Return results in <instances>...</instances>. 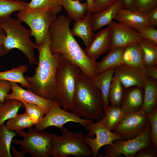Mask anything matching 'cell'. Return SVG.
I'll return each mask as SVG.
<instances>
[{
  "label": "cell",
  "instance_id": "1f68e13d",
  "mask_svg": "<svg viewBox=\"0 0 157 157\" xmlns=\"http://www.w3.org/2000/svg\"><path fill=\"white\" fill-rule=\"evenodd\" d=\"M28 8V3L19 0H0V18L10 16L13 13Z\"/></svg>",
  "mask_w": 157,
  "mask_h": 157
},
{
  "label": "cell",
  "instance_id": "603a6c76",
  "mask_svg": "<svg viewBox=\"0 0 157 157\" xmlns=\"http://www.w3.org/2000/svg\"><path fill=\"white\" fill-rule=\"evenodd\" d=\"M143 88L144 96L141 109L148 113L157 107V80L149 77Z\"/></svg>",
  "mask_w": 157,
  "mask_h": 157
},
{
  "label": "cell",
  "instance_id": "ee69618b",
  "mask_svg": "<svg viewBox=\"0 0 157 157\" xmlns=\"http://www.w3.org/2000/svg\"><path fill=\"white\" fill-rule=\"evenodd\" d=\"M123 8L131 10H135L133 7V0H122Z\"/></svg>",
  "mask_w": 157,
  "mask_h": 157
},
{
  "label": "cell",
  "instance_id": "7bdbcfd3",
  "mask_svg": "<svg viewBox=\"0 0 157 157\" xmlns=\"http://www.w3.org/2000/svg\"><path fill=\"white\" fill-rule=\"evenodd\" d=\"M144 68L149 77L157 80V65L145 66Z\"/></svg>",
  "mask_w": 157,
  "mask_h": 157
},
{
  "label": "cell",
  "instance_id": "f907efd6",
  "mask_svg": "<svg viewBox=\"0 0 157 157\" xmlns=\"http://www.w3.org/2000/svg\"><path fill=\"white\" fill-rule=\"evenodd\" d=\"M78 0L80 2V1H81H81H83V0Z\"/></svg>",
  "mask_w": 157,
  "mask_h": 157
},
{
  "label": "cell",
  "instance_id": "ffe728a7",
  "mask_svg": "<svg viewBox=\"0 0 157 157\" xmlns=\"http://www.w3.org/2000/svg\"><path fill=\"white\" fill-rule=\"evenodd\" d=\"M115 19L119 23L129 27L136 28L145 26H150L147 15L136 10H131L122 8Z\"/></svg>",
  "mask_w": 157,
  "mask_h": 157
},
{
  "label": "cell",
  "instance_id": "4316f807",
  "mask_svg": "<svg viewBox=\"0 0 157 157\" xmlns=\"http://www.w3.org/2000/svg\"><path fill=\"white\" fill-rule=\"evenodd\" d=\"M61 5L68 17L75 22L82 18L88 10L87 2L81 3L78 0H62Z\"/></svg>",
  "mask_w": 157,
  "mask_h": 157
},
{
  "label": "cell",
  "instance_id": "d4e9b609",
  "mask_svg": "<svg viewBox=\"0 0 157 157\" xmlns=\"http://www.w3.org/2000/svg\"><path fill=\"white\" fill-rule=\"evenodd\" d=\"M124 47L111 48L107 54L100 62H96L99 73L115 68L121 64L122 56Z\"/></svg>",
  "mask_w": 157,
  "mask_h": 157
},
{
  "label": "cell",
  "instance_id": "5b68a950",
  "mask_svg": "<svg viewBox=\"0 0 157 157\" xmlns=\"http://www.w3.org/2000/svg\"><path fill=\"white\" fill-rule=\"evenodd\" d=\"M81 69L63 56L56 73L55 101L64 110L73 112V99L76 80L82 73Z\"/></svg>",
  "mask_w": 157,
  "mask_h": 157
},
{
  "label": "cell",
  "instance_id": "8992f818",
  "mask_svg": "<svg viewBox=\"0 0 157 157\" xmlns=\"http://www.w3.org/2000/svg\"><path fill=\"white\" fill-rule=\"evenodd\" d=\"M60 130L61 135L53 133V147L51 156L92 157V150L85 142L83 132L69 131L64 127Z\"/></svg>",
  "mask_w": 157,
  "mask_h": 157
},
{
  "label": "cell",
  "instance_id": "bcb514c9",
  "mask_svg": "<svg viewBox=\"0 0 157 157\" xmlns=\"http://www.w3.org/2000/svg\"><path fill=\"white\" fill-rule=\"evenodd\" d=\"M6 38V34L4 30L0 27V45H3Z\"/></svg>",
  "mask_w": 157,
  "mask_h": 157
},
{
  "label": "cell",
  "instance_id": "4dcf8cb0",
  "mask_svg": "<svg viewBox=\"0 0 157 157\" xmlns=\"http://www.w3.org/2000/svg\"><path fill=\"white\" fill-rule=\"evenodd\" d=\"M23 105L22 102L16 99L5 100L0 108V125L16 115Z\"/></svg>",
  "mask_w": 157,
  "mask_h": 157
},
{
  "label": "cell",
  "instance_id": "f1b7e54d",
  "mask_svg": "<svg viewBox=\"0 0 157 157\" xmlns=\"http://www.w3.org/2000/svg\"><path fill=\"white\" fill-rule=\"evenodd\" d=\"M17 134L15 131L9 130L3 123L0 125V157H12L10 149L12 142Z\"/></svg>",
  "mask_w": 157,
  "mask_h": 157
},
{
  "label": "cell",
  "instance_id": "f6af8a7d",
  "mask_svg": "<svg viewBox=\"0 0 157 157\" xmlns=\"http://www.w3.org/2000/svg\"><path fill=\"white\" fill-rule=\"evenodd\" d=\"M11 149L13 154L12 156L13 157H24V152L22 150L21 151H18L13 146H11Z\"/></svg>",
  "mask_w": 157,
  "mask_h": 157
},
{
  "label": "cell",
  "instance_id": "74e56055",
  "mask_svg": "<svg viewBox=\"0 0 157 157\" xmlns=\"http://www.w3.org/2000/svg\"><path fill=\"white\" fill-rule=\"evenodd\" d=\"M142 38L157 44V30L151 26H144L135 28Z\"/></svg>",
  "mask_w": 157,
  "mask_h": 157
},
{
  "label": "cell",
  "instance_id": "83f0119b",
  "mask_svg": "<svg viewBox=\"0 0 157 157\" xmlns=\"http://www.w3.org/2000/svg\"><path fill=\"white\" fill-rule=\"evenodd\" d=\"M138 44L142 53L145 65H157V44L143 38Z\"/></svg>",
  "mask_w": 157,
  "mask_h": 157
},
{
  "label": "cell",
  "instance_id": "7a4b0ae2",
  "mask_svg": "<svg viewBox=\"0 0 157 157\" xmlns=\"http://www.w3.org/2000/svg\"><path fill=\"white\" fill-rule=\"evenodd\" d=\"M50 42L49 33L43 44L37 47L39 61L34 75L32 76L25 75L24 77L31 85L27 90L43 98L54 101L56 70L63 56L60 53H51Z\"/></svg>",
  "mask_w": 157,
  "mask_h": 157
},
{
  "label": "cell",
  "instance_id": "681fc988",
  "mask_svg": "<svg viewBox=\"0 0 157 157\" xmlns=\"http://www.w3.org/2000/svg\"><path fill=\"white\" fill-rule=\"evenodd\" d=\"M3 103H1L0 104V108L1 107V106L3 104Z\"/></svg>",
  "mask_w": 157,
  "mask_h": 157
},
{
  "label": "cell",
  "instance_id": "60d3db41",
  "mask_svg": "<svg viewBox=\"0 0 157 157\" xmlns=\"http://www.w3.org/2000/svg\"><path fill=\"white\" fill-rule=\"evenodd\" d=\"M11 91V85L9 81L0 80V101L4 103L7 95Z\"/></svg>",
  "mask_w": 157,
  "mask_h": 157
},
{
  "label": "cell",
  "instance_id": "484cf974",
  "mask_svg": "<svg viewBox=\"0 0 157 157\" xmlns=\"http://www.w3.org/2000/svg\"><path fill=\"white\" fill-rule=\"evenodd\" d=\"M125 114L120 106L109 105L104 109L103 117L101 120L105 126L112 131L117 126Z\"/></svg>",
  "mask_w": 157,
  "mask_h": 157
},
{
  "label": "cell",
  "instance_id": "f35d334b",
  "mask_svg": "<svg viewBox=\"0 0 157 157\" xmlns=\"http://www.w3.org/2000/svg\"><path fill=\"white\" fill-rule=\"evenodd\" d=\"M118 0H92L94 12L103 10L110 7Z\"/></svg>",
  "mask_w": 157,
  "mask_h": 157
},
{
  "label": "cell",
  "instance_id": "d6a6232c",
  "mask_svg": "<svg viewBox=\"0 0 157 157\" xmlns=\"http://www.w3.org/2000/svg\"><path fill=\"white\" fill-rule=\"evenodd\" d=\"M124 89L119 80L113 75L108 95V101L111 105L120 106Z\"/></svg>",
  "mask_w": 157,
  "mask_h": 157
},
{
  "label": "cell",
  "instance_id": "ba28073f",
  "mask_svg": "<svg viewBox=\"0 0 157 157\" xmlns=\"http://www.w3.org/2000/svg\"><path fill=\"white\" fill-rule=\"evenodd\" d=\"M22 137L21 140L13 139V142L20 145L25 154L28 153L32 157H50L53 147L52 133L44 131H37L32 127L28 132L23 130L15 131Z\"/></svg>",
  "mask_w": 157,
  "mask_h": 157
},
{
  "label": "cell",
  "instance_id": "d590c367",
  "mask_svg": "<svg viewBox=\"0 0 157 157\" xmlns=\"http://www.w3.org/2000/svg\"><path fill=\"white\" fill-rule=\"evenodd\" d=\"M134 10L148 15L157 7V0H133Z\"/></svg>",
  "mask_w": 157,
  "mask_h": 157
},
{
  "label": "cell",
  "instance_id": "816d5d0a",
  "mask_svg": "<svg viewBox=\"0 0 157 157\" xmlns=\"http://www.w3.org/2000/svg\"><path fill=\"white\" fill-rule=\"evenodd\" d=\"M2 103V102H1V101H0V104Z\"/></svg>",
  "mask_w": 157,
  "mask_h": 157
},
{
  "label": "cell",
  "instance_id": "2e32d148",
  "mask_svg": "<svg viewBox=\"0 0 157 157\" xmlns=\"http://www.w3.org/2000/svg\"><path fill=\"white\" fill-rule=\"evenodd\" d=\"M111 46L110 30L108 26L95 34L92 42L84 51L90 58L96 61L99 56L110 49Z\"/></svg>",
  "mask_w": 157,
  "mask_h": 157
},
{
  "label": "cell",
  "instance_id": "9a60e30c",
  "mask_svg": "<svg viewBox=\"0 0 157 157\" xmlns=\"http://www.w3.org/2000/svg\"><path fill=\"white\" fill-rule=\"evenodd\" d=\"M114 75L124 89L134 86L143 88L149 77L144 68L136 69L121 64L115 67Z\"/></svg>",
  "mask_w": 157,
  "mask_h": 157
},
{
  "label": "cell",
  "instance_id": "52a82bcc",
  "mask_svg": "<svg viewBox=\"0 0 157 157\" xmlns=\"http://www.w3.org/2000/svg\"><path fill=\"white\" fill-rule=\"evenodd\" d=\"M56 15L47 8H28L19 11L17 17L21 22L28 26L38 47L45 41L51 25L57 17Z\"/></svg>",
  "mask_w": 157,
  "mask_h": 157
},
{
  "label": "cell",
  "instance_id": "8d00e7d4",
  "mask_svg": "<svg viewBox=\"0 0 157 157\" xmlns=\"http://www.w3.org/2000/svg\"><path fill=\"white\" fill-rule=\"evenodd\" d=\"M23 106L25 113L32 118L36 123L41 121L44 116L45 113L38 106L31 103H24Z\"/></svg>",
  "mask_w": 157,
  "mask_h": 157
},
{
  "label": "cell",
  "instance_id": "7402d4cb",
  "mask_svg": "<svg viewBox=\"0 0 157 157\" xmlns=\"http://www.w3.org/2000/svg\"><path fill=\"white\" fill-rule=\"evenodd\" d=\"M115 68L110 69L99 73L93 78L90 79L92 83L99 89L101 92L104 109L107 107L109 105L108 93L114 74Z\"/></svg>",
  "mask_w": 157,
  "mask_h": 157
},
{
  "label": "cell",
  "instance_id": "3957f363",
  "mask_svg": "<svg viewBox=\"0 0 157 157\" xmlns=\"http://www.w3.org/2000/svg\"><path fill=\"white\" fill-rule=\"evenodd\" d=\"M73 104V112L80 117L97 122L103 117L104 108L101 92L83 73L76 78Z\"/></svg>",
  "mask_w": 157,
  "mask_h": 157
},
{
  "label": "cell",
  "instance_id": "4fadbf2b",
  "mask_svg": "<svg viewBox=\"0 0 157 157\" xmlns=\"http://www.w3.org/2000/svg\"><path fill=\"white\" fill-rule=\"evenodd\" d=\"M108 26L111 32L110 49L125 47L138 43L142 38L135 29L119 23L113 21Z\"/></svg>",
  "mask_w": 157,
  "mask_h": 157
},
{
  "label": "cell",
  "instance_id": "30bf717a",
  "mask_svg": "<svg viewBox=\"0 0 157 157\" xmlns=\"http://www.w3.org/2000/svg\"><path fill=\"white\" fill-rule=\"evenodd\" d=\"M68 122L79 124L85 129L89 124L93 122V121L81 118L74 112L64 110L56 101L49 112L41 121L35 124L34 129L36 131H40L51 126H55L60 129Z\"/></svg>",
  "mask_w": 157,
  "mask_h": 157
},
{
  "label": "cell",
  "instance_id": "e0dca14e",
  "mask_svg": "<svg viewBox=\"0 0 157 157\" xmlns=\"http://www.w3.org/2000/svg\"><path fill=\"white\" fill-rule=\"evenodd\" d=\"M143 88L134 86L124 89L120 107L125 113L141 109L144 100Z\"/></svg>",
  "mask_w": 157,
  "mask_h": 157
},
{
  "label": "cell",
  "instance_id": "b9f144b4",
  "mask_svg": "<svg viewBox=\"0 0 157 157\" xmlns=\"http://www.w3.org/2000/svg\"><path fill=\"white\" fill-rule=\"evenodd\" d=\"M147 16L150 26L156 28L157 27V7L149 13Z\"/></svg>",
  "mask_w": 157,
  "mask_h": 157
},
{
  "label": "cell",
  "instance_id": "d6986e66",
  "mask_svg": "<svg viewBox=\"0 0 157 157\" xmlns=\"http://www.w3.org/2000/svg\"><path fill=\"white\" fill-rule=\"evenodd\" d=\"M123 8L122 0H118L105 10L92 13V20L94 31L109 25L115 19L120 10Z\"/></svg>",
  "mask_w": 157,
  "mask_h": 157
},
{
  "label": "cell",
  "instance_id": "7dc6e473",
  "mask_svg": "<svg viewBox=\"0 0 157 157\" xmlns=\"http://www.w3.org/2000/svg\"><path fill=\"white\" fill-rule=\"evenodd\" d=\"M88 5V10L92 13L94 12L93 4L92 0H86Z\"/></svg>",
  "mask_w": 157,
  "mask_h": 157
},
{
  "label": "cell",
  "instance_id": "ab89813d",
  "mask_svg": "<svg viewBox=\"0 0 157 157\" xmlns=\"http://www.w3.org/2000/svg\"><path fill=\"white\" fill-rule=\"evenodd\" d=\"M135 157H157V149L153 146L143 147L135 154Z\"/></svg>",
  "mask_w": 157,
  "mask_h": 157
},
{
  "label": "cell",
  "instance_id": "8fae6325",
  "mask_svg": "<svg viewBox=\"0 0 157 157\" xmlns=\"http://www.w3.org/2000/svg\"><path fill=\"white\" fill-rule=\"evenodd\" d=\"M149 123L147 113L141 109L125 113L112 132L120 136L122 139H129L142 134Z\"/></svg>",
  "mask_w": 157,
  "mask_h": 157
},
{
  "label": "cell",
  "instance_id": "277c9868",
  "mask_svg": "<svg viewBox=\"0 0 157 157\" xmlns=\"http://www.w3.org/2000/svg\"><path fill=\"white\" fill-rule=\"evenodd\" d=\"M0 27L6 34L3 45L8 53L12 49H17L26 56L30 65H38L34 53L37 46L30 40L31 30L22 26L18 19L10 16L0 18Z\"/></svg>",
  "mask_w": 157,
  "mask_h": 157
},
{
  "label": "cell",
  "instance_id": "ac0fdd59",
  "mask_svg": "<svg viewBox=\"0 0 157 157\" xmlns=\"http://www.w3.org/2000/svg\"><path fill=\"white\" fill-rule=\"evenodd\" d=\"M92 13L88 10L82 18L75 22L71 29L73 36L79 37L83 40L85 48L91 44L95 34L92 20Z\"/></svg>",
  "mask_w": 157,
  "mask_h": 157
},
{
  "label": "cell",
  "instance_id": "9c48e42d",
  "mask_svg": "<svg viewBox=\"0 0 157 157\" xmlns=\"http://www.w3.org/2000/svg\"><path fill=\"white\" fill-rule=\"evenodd\" d=\"M149 122L145 131L141 135L129 139L117 140L112 144L104 146V154L98 153L100 157H121L124 155L127 157H134L135 154L142 148L152 146L149 137Z\"/></svg>",
  "mask_w": 157,
  "mask_h": 157
},
{
  "label": "cell",
  "instance_id": "e575fe53",
  "mask_svg": "<svg viewBox=\"0 0 157 157\" xmlns=\"http://www.w3.org/2000/svg\"><path fill=\"white\" fill-rule=\"evenodd\" d=\"M147 113L150 125V140L152 146L157 149V107L152 112Z\"/></svg>",
  "mask_w": 157,
  "mask_h": 157
},
{
  "label": "cell",
  "instance_id": "6da1fadb",
  "mask_svg": "<svg viewBox=\"0 0 157 157\" xmlns=\"http://www.w3.org/2000/svg\"><path fill=\"white\" fill-rule=\"evenodd\" d=\"M71 20L60 15L51 25L49 33L51 53L58 52L72 63L78 66L90 79L99 74L96 62L86 54L72 35L70 27Z\"/></svg>",
  "mask_w": 157,
  "mask_h": 157
},
{
  "label": "cell",
  "instance_id": "44dd1931",
  "mask_svg": "<svg viewBox=\"0 0 157 157\" xmlns=\"http://www.w3.org/2000/svg\"><path fill=\"white\" fill-rule=\"evenodd\" d=\"M121 64L136 69L144 68L142 53L138 43L124 47Z\"/></svg>",
  "mask_w": 157,
  "mask_h": 157
},
{
  "label": "cell",
  "instance_id": "c3c4849f",
  "mask_svg": "<svg viewBox=\"0 0 157 157\" xmlns=\"http://www.w3.org/2000/svg\"><path fill=\"white\" fill-rule=\"evenodd\" d=\"M8 53L5 49L3 45H0V56L6 55Z\"/></svg>",
  "mask_w": 157,
  "mask_h": 157
},
{
  "label": "cell",
  "instance_id": "836d02e7",
  "mask_svg": "<svg viewBox=\"0 0 157 157\" xmlns=\"http://www.w3.org/2000/svg\"><path fill=\"white\" fill-rule=\"evenodd\" d=\"M61 1L62 0H31L28 3V8H47L57 14L63 9Z\"/></svg>",
  "mask_w": 157,
  "mask_h": 157
},
{
  "label": "cell",
  "instance_id": "5bb4252c",
  "mask_svg": "<svg viewBox=\"0 0 157 157\" xmlns=\"http://www.w3.org/2000/svg\"><path fill=\"white\" fill-rule=\"evenodd\" d=\"M11 92L8 94L5 101L9 99H16L24 103L36 105L40 107L47 114L55 105L56 101L43 98L28 90L20 87L17 83L10 82Z\"/></svg>",
  "mask_w": 157,
  "mask_h": 157
},
{
  "label": "cell",
  "instance_id": "cb8c5ba5",
  "mask_svg": "<svg viewBox=\"0 0 157 157\" xmlns=\"http://www.w3.org/2000/svg\"><path fill=\"white\" fill-rule=\"evenodd\" d=\"M28 70L27 66L22 64L16 67H12L10 70L0 72V80L19 83L22 87L29 88L31 85L24 75Z\"/></svg>",
  "mask_w": 157,
  "mask_h": 157
},
{
  "label": "cell",
  "instance_id": "f546056e",
  "mask_svg": "<svg viewBox=\"0 0 157 157\" xmlns=\"http://www.w3.org/2000/svg\"><path fill=\"white\" fill-rule=\"evenodd\" d=\"M36 124L35 121L25 112L17 114L8 119L5 124V126L8 129L16 131L31 127Z\"/></svg>",
  "mask_w": 157,
  "mask_h": 157
},
{
  "label": "cell",
  "instance_id": "7c38bea8",
  "mask_svg": "<svg viewBox=\"0 0 157 157\" xmlns=\"http://www.w3.org/2000/svg\"><path fill=\"white\" fill-rule=\"evenodd\" d=\"M88 132L85 140L91 149L93 157H97L101 148L108 144H112L117 140L122 139L120 136L107 129L101 120L90 123L85 129Z\"/></svg>",
  "mask_w": 157,
  "mask_h": 157
}]
</instances>
